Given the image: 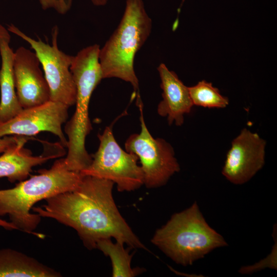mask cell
Segmentation results:
<instances>
[{
    "instance_id": "6da1fadb",
    "label": "cell",
    "mask_w": 277,
    "mask_h": 277,
    "mask_svg": "<svg viewBox=\"0 0 277 277\" xmlns=\"http://www.w3.org/2000/svg\"><path fill=\"white\" fill-rule=\"evenodd\" d=\"M113 184L84 175L76 189L47 199L32 210L73 228L88 249L96 248L102 239L112 238L131 248L146 249L120 213L112 196Z\"/></svg>"
},
{
    "instance_id": "7a4b0ae2",
    "label": "cell",
    "mask_w": 277,
    "mask_h": 277,
    "mask_svg": "<svg viewBox=\"0 0 277 277\" xmlns=\"http://www.w3.org/2000/svg\"><path fill=\"white\" fill-rule=\"evenodd\" d=\"M84 175L69 170L65 158L56 160L49 169L19 182L13 188L0 190V216L8 215L10 223L17 229L34 234L41 216L30 212L37 202L57 194L73 190L80 185Z\"/></svg>"
},
{
    "instance_id": "3957f363",
    "label": "cell",
    "mask_w": 277,
    "mask_h": 277,
    "mask_svg": "<svg viewBox=\"0 0 277 277\" xmlns=\"http://www.w3.org/2000/svg\"><path fill=\"white\" fill-rule=\"evenodd\" d=\"M100 47L94 44L83 48L73 56L70 67L76 87V108L64 131L68 136L65 158L69 170L80 172L92 162L85 147L86 136L92 129L89 116L92 94L103 79L99 62Z\"/></svg>"
},
{
    "instance_id": "277c9868",
    "label": "cell",
    "mask_w": 277,
    "mask_h": 277,
    "mask_svg": "<svg viewBox=\"0 0 277 277\" xmlns=\"http://www.w3.org/2000/svg\"><path fill=\"white\" fill-rule=\"evenodd\" d=\"M152 21L142 0H126L121 21L99 52L103 78H117L136 91L138 80L134 69L136 53L150 36Z\"/></svg>"
},
{
    "instance_id": "5b68a950",
    "label": "cell",
    "mask_w": 277,
    "mask_h": 277,
    "mask_svg": "<svg viewBox=\"0 0 277 277\" xmlns=\"http://www.w3.org/2000/svg\"><path fill=\"white\" fill-rule=\"evenodd\" d=\"M151 242L176 263L185 266L214 249L227 246L224 238L206 221L196 202L172 215L155 231Z\"/></svg>"
},
{
    "instance_id": "8992f818",
    "label": "cell",
    "mask_w": 277,
    "mask_h": 277,
    "mask_svg": "<svg viewBox=\"0 0 277 277\" xmlns=\"http://www.w3.org/2000/svg\"><path fill=\"white\" fill-rule=\"evenodd\" d=\"M100 144L92 156L91 164L80 172L112 181L120 192L131 191L144 185V175L137 165L136 155L124 150L116 142L112 126L98 134Z\"/></svg>"
},
{
    "instance_id": "52a82bcc",
    "label": "cell",
    "mask_w": 277,
    "mask_h": 277,
    "mask_svg": "<svg viewBox=\"0 0 277 277\" xmlns=\"http://www.w3.org/2000/svg\"><path fill=\"white\" fill-rule=\"evenodd\" d=\"M140 111L141 130L126 140V151L135 154L140 161L144 175V184L148 188L165 185L170 177L180 170L171 145L161 138H154L144 121L143 106L137 100Z\"/></svg>"
},
{
    "instance_id": "ba28073f",
    "label": "cell",
    "mask_w": 277,
    "mask_h": 277,
    "mask_svg": "<svg viewBox=\"0 0 277 277\" xmlns=\"http://www.w3.org/2000/svg\"><path fill=\"white\" fill-rule=\"evenodd\" d=\"M7 29L27 42L34 50L42 66L49 87L50 100L62 103L69 107L74 105L76 87L70 69L73 56L59 49L57 26L52 29L51 45L39 38L37 40L32 38L12 24L9 25Z\"/></svg>"
},
{
    "instance_id": "9c48e42d",
    "label": "cell",
    "mask_w": 277,
    "mask_h": 277,
    "mask_svg": "<svg viewBox=\"0 0 277 277\" xmlns=\"http://www.w3.org/2000/svg\"><path fill=\"white\" fill-rule=\"evenodd\" d=\"M69 107L50 100L22 111L10 120L0 123V137L7 135L31 136L47 131L57 136L60 143L67 147V139L62 125L68 117Z\"/></svg>"
},
{
    "instance_id": "30bf717a",
    "label": "cell",
    "mask_w": 277,
    "mask_h": 277,
    "mask_svg": "<svg viewBox=\"0 0 277 277\" xmlns=\"http://www.w3.org/2000/svg\"><path fill=\"white\" fill-rule=\"evenodd\" d=\"M266 144L257 133L243 129L231 142L222 174L235 185L248 182L264 165Z\"/></svg>"
},
{
    "instance_id": "8fae6325",
    "label": "cell",
    "mask_w": 277,
    "mask_h": 277,
    "mask_svg": "<svg viewBox=\"0 0 277 277\" xmlns=\"http://www.w3.org/2000/svg\"><path fill=\"white\" fill-rule=\"evenodd\" d=\"M35 52L20 47L14 52L13 70L18 100L23 109L50 100V92Z\"/></svg>"
},
{
    "instance_id": "7c38bea8",
    "label": "cell",
    "mask_w": 277,
    "mask_h": 277,
    "mask_svg": "<svg viewBox=\"0 0 277 277\" xmlns=\"http://www.w3.org/2000/svg\"><path fill=\"white\" fill-rule=\"evenodd\" d=\"M157 70L163 90V100L158 105L157 113L161 116L166 117L169 125L174 123L180 126L184 123V115L189 113L193 106L188 87L164 64H161Z\"/></svg>"
},
{
    "instance_id": "4fadbf2b",
    "label": "cell",
    "mask_w": 277,
    "mask_h": 277,
    "mask_svg": "<svg viewBox=\"0 0 277 277\" xmlns=\"http://www.w3.org/2000/svg\"><path fill=\"white\" fill-rule=\"evenodd\" d=\"M29 138V136L18 135L17 141L0 155V177H7L12 183L24 181L33 167L62 156L65 153L59 151L33 156L30 150L24 147Z\"/></svg>"
},
{
    "instance_id": "5bb4252c",
    "label": "cell",
    "mask_w": 277,
    "mask_h": 277,
    "mask_svg": "<svg viewBox=\"0 0 277 277\" xmlns=\"http://www.w3.org/2000/svg\"><path fill=\"white\" fill-rule=\"evenodd\" d=\"M10 40L9 31L0 23V123L10 120L23 109L15 91L13 70L14 52L10 46Z\"/></svg>"
},
{
    "instance_id": "9a60e30c",
    "label": "cell",
    "mask_w": 277,
    "mask_h": 277,
    "mask_svg": "<svg viewBox=\"0 0 277 277\" xmlns=\"http://www.w3.org/2000/svg\"><path fill=\"white\" fill-rule=\"evenodd\" d=\"M55 270L21 252L0 249V277H59Z\"/></svg>"
},
{
    "instance_id": "2e32d148",
    "label": "cell",
    "mask_w": 277,
    "mask_h": 277,
    "mask_svg": "<svg viewBox=\"0 0 277 277\" xmlns=\"http://www.w3.org/2000/svg\"><path fill=\"white\" fill-rule=\"evenodd\" d=\"M123 243L116 241L112 242L111 239H104L98 241L96 245L106 256L111 259L112 266V276L132 277L141 271L139 268H132L131 261L132 255L124 248Z\"/></svg>"
},
{
    "instance_id": "e0dca14e",
    "label": "cell",
    "mask_w": 277,
    "mask_h": 277,
    "mask_svg": "<svg viewBox=\"0 0 277 277\" xmlns=\"http://www.w3.org/2000/svg\"><path fill=\"white\" fill-rule=\"evenodd\" d=\"M193 106L209 108H224L229 104V100L222 95L219 89L205 80L188 87Z\"/></svg>"
},
{
    "instance_id": "ac0fdd59",
    "label": "cell",
    "mask_w": 277,
    "mask_h": 277,
    "mask_svg": "<svg viewBox=\"0 0 277 277\" xmlns=\"http://www.w3.org/2000/svg\"><path fill=\"white\" fill-rule=\"evenodd\" d=\"M42 9H53L60 14H66L71 8L72 0H38Z\"/></svg>"
},
{
    "instance_id": "d6986e66",
    "label": "cell",
    "mask_w": 277,
    "mask_h": 277,
    "mask_svg": "<svg viewBox=\"0 0 277 277\" xmlns=\"http://www.w3.org/2000/svg\"><path fill=\"white\" fill-rule=\"evenodd\" d=\"M18 137V135H7L0 137V154L14 144L17 141Z\"/></svg>"
},
{
    "instance_id": "ffe728a7",
    "label": "cell",
    "mask_w": 277,
    "mask_h": 277,
    "mask_svg": "<svg viewBox=\"0 0 277 277\" xmlns=\"http://www.w3.org/2000/svg\"><path fill=\"white\" fill-rule=\"evenodd\" d=\"M0 226L7 230H16V228L10 222H7L5 220L0 218Z\"/></svg>"
},
{
    "instance_id": "44dd1931",
    "label": "cell",
    "mask_w": 277,
    "mask_h": 277,
    "mask_svg": "<svg viewBox=\"0 0 277 277\" xmlns=\"http://www.w3.org/2000/svg\"><path fill=\"white\" fill-rule=\"evenodd\" d=\"M92 4L96 6H105L108 0H90Z\"/></svg>"
}]
</instances>
